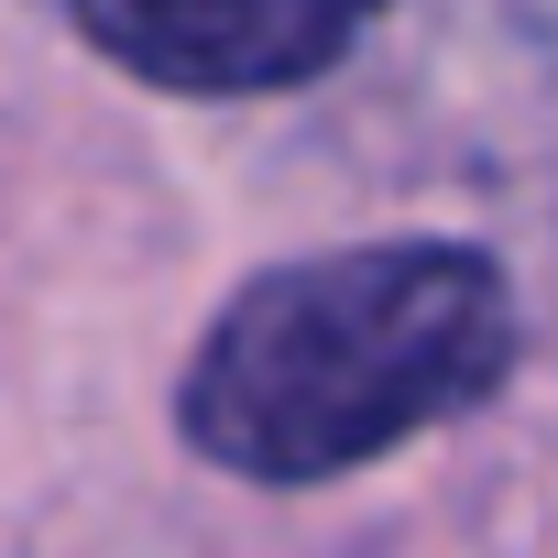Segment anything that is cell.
Instances as JSON below:
<instances>
[{
    "label": "cell",
    "instance_id": "cell-1",
    "mask_svg": "<svg viewBox=\"0 0 558 558\" xmlns=\"http://www.w3.org/2000/svg\"><path fill=\"white\" fill-rule=\"evenodd\" d=\"M514 362V296L460 241H362L274 263L208 318L186 362V449L241 482H340L460 405Z\"/></svg>",
    "mask_w": 558,
    "mask_h": 558
},
{
    "label": "cell",
    "instance_id": "cell-2",
    "mask_svg": "<svg viewBox=\"0 0 558 558\" xmlns=\"http://www.w3.org/2000/svg\"><path fill=\"white\" fill-rule=\"evenodd\" d=\"M384 0H77V34L175 99H263L329 77Z\"/></svg>",
    "mask_w": 558,
    "mask_h": 558
}]
</instances>
